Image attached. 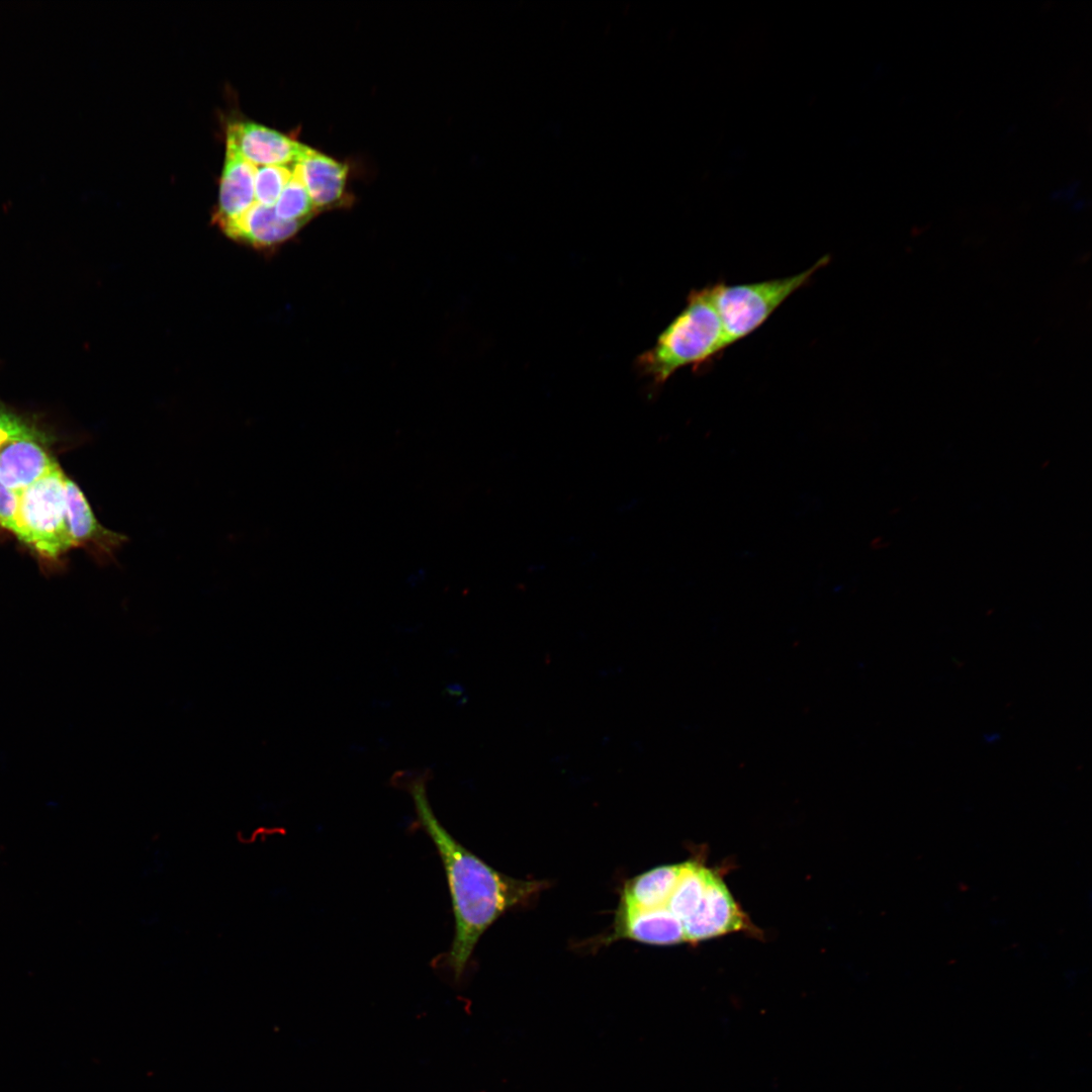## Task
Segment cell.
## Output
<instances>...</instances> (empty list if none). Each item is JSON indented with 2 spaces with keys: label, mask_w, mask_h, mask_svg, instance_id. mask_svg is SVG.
Listing matches in <instances>:
<instances>
[{
  "label": "cell",
  "mask_w": 1092,
  "mask_h": 1092,
  "mask_svg": "<svg viewBox=\"0 0 1092 1092\" xmlns=\"http://www.w3.org/2000/svg\"><path fill=\"white\" fill-rule=\"evenodd\" d=\"M430 770L397 771L391 784L413 798L417 821L431 838L442 860L454 914L449 949L433 964L459 980L484 931L508 910L527 904L547 884L507 876L488 866L458 842L435 816L427 797Z\"/></svg>",
  "instance_id": "cell-1"
},
{
  "label": "cell",
  "mask_w": 1092,
  "mask_h": 1092,
  "mask_svg": "<svg viewBox=\"0 0 1092 1092\" xmlns=\"http://www.w3.org/2000/svg\"><path fill=\"white\" fill-rule=\"evenodd\" d=\"M725 349L722 323L708 285L689 293L682 310L660 333L654 346L638 356L636 367L661 385L678 369L705 363Z\"/></svg>",
  "instance_id": "cell-2"
},
{
  "label": "cell",
  "mask_w": 1092,
  "mask_h": 1092,
  "mask_svg": "<svg viewBox=\"0 0 1092 1092\" xmlns=\"http://www.w3.org/2000/svg\"><path fill=\"white\" fill-rule=\"evenodd\" d=\"M829 262L824 256L813 266L796 275L754 283L710 285L711 297L721 320L725 347L740 341L758 329L813 274Z\"/></svg>",
  "instance_id": "cell-3"
},
{
  "label": "cell",
  "mask_w": 1092,
  "mask_h": 1092,
  "mask_svg": "<svg viewBox=\"0 0 1092 1092\" xmlns=\"http://www.w3.org/2000/svg\"><path fill=\"white\" fill-rule=\"evenodd\" d=\"M65 478L58 464L19 492V524L24 544L50 559L74 547L66 521Z\"/></svg>",
  "instance_id": "cell-4"
},
{
  "label": "cell",
  "mask_w": 1092,
  "mask_h": 1092,
  "mask_svg": "<svg viewBox=\"0 0 1092 1092\" xmlns=\"http://www.w3.org/2000/svg\"><path fill=\"white\" fill-rule=\"evenodd\" d=\"M681 924L686 941L694 943L732 931L751 929L750 922L722 878L711 869L700 905Z\"/></svg>",
  "instance_id": "cell-5"
},
{
  "label": "cell",
  "mask_w": 1092,
  "mask_h": 1092,
  "mask_svg": "<svg viewBox=\"0 0 1092 1092\" xmlns=\"http://www.w3.org/2000/svg\"><path fill=\"white\" fill-rule=\"evenodd\" d=\"M226 144L249 162L259 165H292L308 146L275 129L252 121H233L228 125Z\"/></svg>",
  "instance_id": "cell-6"
},
{
  "label": "cell",
  "mask_w": 1092,
  "mask_h": 1092,
  "mask_svg": "<svg viewBox=\"0 0 1092 1092\" xmlns=\"http://www.w3.org/2000/svg\"><path fill=\"white\" fill-rule=\"evenodd\" d=\"M57 465L41 443L39 431L15 435L0 444V482L16 492H21Z\"/></svg>",
  "instance_id": "cell-7"
},
{
  "label": "cell",
  "mask_w": 1092,
  "mask_h": 1092,
  "mask_svg": "<svg viewBox=\"0 0 1092 1092\" xmlns=\"http://www.w3.org/2000/svg\"><path fill=\"white\" fill-rule=\"evenodd\" d=\"M65 507L68 531L74 547L85 546L101 560H112L128 541L124 534L105 528L95 517L79 486L65 478Z\"/></svg>",
  "instance_id": "cell-8"
},
{
  "label": "cell",
  "mask_w": 1092,
  "mask_h": 1092,
  "mask_svg": "<svg viewBox=\"0 0 1092 1092\" xmlns=\"http://www.w3.org/2000/svg\"><path fill=\"white\" fill-rule=\"evenodd\" d=\"M621 938L652 945H672L685 942L682 924L666 907L638 909L619 904L614 928L605 940Z\"/></svg>",
  "instance_id": "cell-9"
},
{
  "label": "cell",
  "mask_w": 1092,
  "mask_h": 1092,
  "mask_svg": "<svg viewBox=\"0 0 1092 1092\" xmlns=\"http://www.w3.org/2000/svg\"><path fill=\"white\" fill-rule=\"evenodd\" d=\"M306 222L278 217L273 207L254 202L240 217L219 228L231 239L261 251H272L291 240Z\"/></svg>",
  "instance_id": "cell-10"
},
{
  "label": "cell",
  "mask_w": 1092,
  "mask_h": 1092,
  "mask_svg": "<svg viewBox=\"0 0 1092 1092\" xmlns=\"http://www.w3.org/2000/svg\"><path fill=\"white\" fill-rule=\"evenodd\" d=\"M313 206L317 212L351 203L346 186L349 166L307 147L297 162Z\"/></svg>",
  "instance_id": "cell-11"
},
{
  "label": "cell",
  "mask_w": 1092,
  "mask_h": 1092,
  "mask_svg": "<svg viewBox=\"0 0 1092 1092\" xmlns=\"http://www.w3.org/2000/svg\"><path fill=\"white\" fill-rule=\"evenodd\" d=\"M256 170L257 165L249 162L233 146L226 144L218 207L213 216L218 226L237 219L255 202Z\"/></svg>",
  "instance_id": "cell-12"
},
{
  "label": "cell",
  "mask_w": 1092,
  "mask_h": 1092,
  "mask_svg": "<svg viewBox=\"0 0 1092 1092\" xmlns=\"http://www.w3.org/2000/svg\"><path fill=\"white\" fill-rule=\"evenodd\" d=\"M681 867L682 862L659 866L632 878L624 885L620 903L647 910L666 907Z\"/></svg>",
  "instance_id": "cell-13"
},
{
  "label": "cell",
  "mask_w": 1092,
  "mask_h": 1092,
  "mask_svg": "<svg viewBox=\"0 0 1092 1092\" xmlns=\"http://www.w3.org/2000/svg\"><path fill=\"white\" fill-rule=\"evenodd\" d=\"M709 872L710 869L697 859L682 862L679 878L666 905L680 922L691 916L700 905Z\"/></svg>",
  "instance_id": "cell-14"
},
{
  "label": "cell",
  "mask_w": 1092,
  "mask_h": 1092,
  "mask_svg": "<svg viewBox=\"0 0 1092 1092\" xmlns=\"http://www.w3.org/2000/svg\"><path fill=\"white\" fill-rule=\"evenodd\" d=\"M273 208L276 215L282 219L306 223L318 213L308 194L298 163L293 164L292 176Z\"/></svg>",
  "instance_id": "cell-15"
},
{
  "label": "cell",
  "mask_w": 1092,
  "mask_h": 1092,
  "mask_svg": "<svg viewBox=\"0 0 1092 1092\" xmlns=\"http://www.w3.org/2000/svg\"><path fill=\"white\" fill-rule=\"evenodd\" d=\"M292 165L257 166L255 174V202L273 207L283 188L290 180Z\"/></svg>",
  "instance_id": "cell-16"
},
{
  "label": "cell",
  "mask_w": 1092,
  "mask_h": 1092,
  "mask_svg": "<svg viewBox=\"0 0 1092 1092\" xmlns=\"http://www.w3.org/2000/svg\"><path fill=\"white\" fill-rule=\"evenodd\" d=\"M0 526L14 534L19 541L25 542L19 524V492L0 482Z\"/></svg>",
  "instance_id": "cell-17"
},
{
  "label": "cell",
  "mask_w": 1092,
  "mask_h": 1092,
  "mask_svg": "<svg viewBox=\"0 0 1092 1092\" xmlns=\"http://www.w3.org/2000/svg\"><path fill=\"white\" fill-rule=\"evenodd\" d=\"M38 431L31 423L0 403V444L9 437Z\"/></svg>",
  "instance_id": "cell-18"
}]
</instances>
